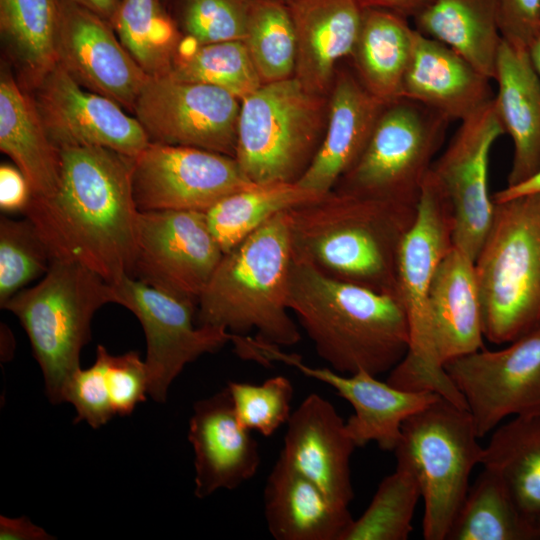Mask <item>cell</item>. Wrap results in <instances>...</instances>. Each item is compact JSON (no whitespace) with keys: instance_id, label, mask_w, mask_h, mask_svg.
<instances>
[{"instance_id":"obj_1","label":"cell","mask_w":540,"mask_h":540,"mask_svg":"<svg viewBox=\"0 0 540 540\" xmlns=\"http://www.w3.org/2000/svg\"><path fill=\"white\" fill-rule=\"evenodd\" d=\"M56 190L23 211L52 260L78 263L115 284L132 276L139 210L133 158L98 146H62Z\"/></svg>"},{"instance_id":"obj_2","label":"cell","mask_w":540,"mask_h":540,"mask_svg":"<svg viewBox=\"0 0 540 540\" xmlns=\"http://www.w3.org/2000/svg\"><path fill=\"white\" fill-rule=\"evenodd\" d=\"M288 307L336 372L378 376L409 351L408 320L396 296L333 279L293 256Z\"/></svg>"},{"instance_id":"obj_3","label":"cell","mask_w":540,"mask_h":540,"mask_svg":"<svg viewBox=\"0 0 540 540\" xmlns=\"http://www.w3.org/2000/svg\"><path fill=\"white\" fill-rule=\"evenodd\" d=\"M416 209L331 190L287 211L292 256L333 279L398 298L399 252Z\"/></svg>"},{"instance_id":"obj_4","label":"cell","mask_w":540,"mask_h":540,"mask_svg":"<svg viewBox=\"0 0 540 540\" xmlns=\"http://www.w3.org/2000/svg\"><path fill=\"white\" fill-rule=\"evenodd\" d=\"M287 211L223 254L198 299L199 326L232 335L255 330L257 339L280 348L299 342L288 307L292 246Z\"/></svg>"},{"instance_id":"obj_5","label":"cell","mask_w":540,"mask_h":540,"mask_svg":"<svg viewBox=\"0 0 540 540\" xmlns=\"http://www.w3.org/2000/svg\"><path fill=\"white\" fill-rule=\"evenodd\" d=\"M493 202L474 264L484 337L499 345L540 326V193Z\"/></svg>"},{"instance_id":"obj_6","label":"cell","mask_w":540,"mask_h":540,"mask_svg":"<svg viewBox=\"0 0 540 540\" xmlns=\"http://www.w3.org/2000/svg\"><path fill=\"white\" fill-rule=\"evenodd\" d=\"M453 213L443 188L429 171L419 197L415 220L398 257V298L405 310L409 351L387 378L406 391H430L459 407L466 401L439 362L428 313V293L437 267L453 246Z\"/></svg>"},{"instance_id":"obj_7","label":"cell","mask_w":540,"mask_h":540,"mask_svg":"<svg viewBox=\"0 0 540 540\" xmlns=\"http://www.w3.org/2000/svg\"><path fill=\"white\" fill-rule=\"evenodd\" d=\"M108 303H115L114 289L101 276L75 262L52 260L35 286L1 305L26 331L53 404L64 402L65 386L81 368L93 316Z\"/></svg>"},{"instance_id":"obj_8","label":"cell","mask_w":540,"mask_h":540,"mask_svg":"<svg viewBox=\"0 0 540 540\" xmlns=\"http://www.w3.org/2000/svg\"><path fill=\"white\" fill-rule=\"evenodd\" d=\"M478 438L468 409L442 396L403 422L394 450L396 467L419 482L424 539H447L469 490L471 471L481 463Z\"/></svg>"},{"instance_id":"obj_9","label":"cell","mask_w":540,"mask_h":540,"mask_svg":"<svg viewBox=\"0 0 540 540\" xmlns=\"http://www.w3.org/2000/svg\"><path fill=\"white\" fill-rule=\"evenodd\" d=\"M327 115L328 98L294 77L242 99L235 159L246 177L255 184L297 182L321 144Z\"/></svg>"},{"instance_id":"obj_10","label":"cell","mask_w":540,"mask_h":540,"mask_svg":"<svg viewBox=\"0 0 540 540\" xmlns=\"http://www.w3.org/2000/svg\"><path fill=\"white\" fill-rule=\"evenodd\" d=\"M449 122L406 97L386 103L361 156L332 190L416 208Z\"/></svg>"},{"instance_id":"obj_11","label":"cell","mask_w":540,"mask_h":540,"mask_svg":"<svg viewBox=\"0 0 540 540\" xmlns=\"http://www.w3.org/2000/svg\"><path fill=\"white\" fill-rule=\"evenodd\" d=\"M241 100L210 84L149 77L133 112L149 142L187 146L235 158Z\"/></svg>"},{"instance_id":"obj_12","label":"cell","mask_w":540,"mask_h":540,"mask_svg":"<svg viewBox=\"0 0 540 540\" xmlns=\"http://www.w3.org/2000/svg\"><path fill=\"white\" fill-rule=\"evenodd\" d=\"M112 286L115 303L130 310L144 330L148 394L156 402L166 401L170 385L188 363L232 339L222 328L195 327L197 305L189 300L132 276H124Z\"/></svg>"},{"instance_id":"obj_13","label":"cell","mask_w":540,"mask_h":540,"mask_svg":"<svg viewBox=\"0 0 540 540\" xmlns=\"http://www.w3.org/2000/svg\"><path fill=\"white\" fill-rule=\"evenodd\" d=\"M444 369L463 395L479 438L507 416L540 414V326L501 350L484 348Z\"/></svg>"},{"instance_id":"obj_14","label":"cell","mask_w":540,"mask_h":540,"mask_svg":"<svg viewBox=\"0 0 540 540\" xmlns=\"http://www.w3.org/2000/svg\"><path fill=\"white\" fill-rule=\"evenodd\" d=\"M254 185L234 157L204 149L149 142L133 158L132 191L139 211L206 212Z\"/></svg>"},{"instance_id":"obj_15","label":"cell","mask_w":540,"mask_h":540,"mask_svg":"<svg viewBox=\"0 0 540 540\" xmlns=\"http://www.w3.org/2000/svg\"><path fill=\"white\" fill-rule=\"evenodd\" d=\"M223 254L205 212L138 213L132 277L156 289L197 305Z\"/></svg>"},{"instance_id":"obj_16","label":"cell","mask_w":540,"mask_h":540,"mask_svg":"<svg viewBox=\"0 0 540 540\" xmlns=\"http://www.w3.org/2000/svg\"><path fill=\"white\" fill-rule=\"evenodd\" d=\"M505 134L494 99L461 121L431 172L446 193L453 213L452 244L474 261L490 227L494 202L488 168L492 146Z\"/></svg>"},{"instance_id":"obj_17","label":"cell","mask_w":540,"mask_h":540,"mask_svg":"<svg viewBox=\"0 0 540 540\" xmlns=\"http://www.w3.org/2000/svg\"><path fill=\"white\" fill-rule=\"evenodd\" d=\"M33 89L43 124L58 148L98 146L135 158L149 144L136 117L79 85L59 64Z\"/></svg>"},{"instance_id":"obj_18","label":"cell","mask_w":540,"mask_h":540,"mask_svg":"<svg viewBox=\"0 0 540 540\" xmlns=\"http://www.w3.org/2000/svg\"><path fill=\"white\" fill-rule=\"evenodd\" d=\"M255 355L264 366L274 361L293 366L306 376L328 384L347 400L354 414L345 426L357 447L376 442L381 450L394 451L403 422L441 396L430 391L402 390L366 371L343 375L333 369L311 367L299 356L284 353L280 347L262 341L256 343Z\"/></svg>"},{"instance_id":"obj_19","label":"cell","mask_w":540,"mask_h":540,"mask_svg":"<svg viewBox=\"0 0 540 540\" xmlns=\"http://www.w3.org/2000/svg\"><path fill=\"white\" fill-rule=\"evenodd\" d=\"M60 3L57 64L85 89L133 111L149 76L108 21L67 0Z\"/></svg>"},{"instance_id":"obj_20","label":"cell","mask_w":540,"mask_h":540,"mask_svg":"<svg viewBox=\"0 0 540 540\" xmlns=\"http://www.w3.org/2000/svg\"><path fill=\"white\" fill-rule=\"evenodd\" d=\"M250 432L239 423L227 387L195 402L188 440L194 450L197 498L235 489L257 473L261 456Z\"/></svg>"},{"instance_id":"obj_21","label":"cell","mask_w":540,"mask_h":540,"mask_svg":"<svg viewBox=\"0 0 540 540\" xmlns=\"http://www.w3.org/2000/svg\"><path fill=\"white\" fill-rule=\"evenodd\" d=\"M355 445L335 407L312 393L292 412L282 457L334 501L350 505V461Z\"/></svg>"},{"instance_id":"obj_22","label":"cell","mask_w":540,"mask_h":540,"mask_svg":"<svg viewBox=\"0 0 540 540\" xmlns=\"http://www.w3.org/2000/svg\"><path fill=\"white\" fill-rule=\"evenodd\" d=\"M384 106L356 75L337 72L323 139L297 183L318 194L331 191L361 156Z\"/></svg>"},{"instance_id":"obj_23","label":"cell","mask_w":540,"mask_h":540,"mask_svg":"<svg viewBox=\"0 0 540 540\" xmlns=\"http://www.w3.org/2000/svg\"><path fill=\"white\" fill-rule=\"evenodd\" d=\"M296 36L294 78L309 92L331 91L338 62L351 55L363 9L356 0H286Z\"/></svg>"},{"instance_id":"obj_24","label":"cell","mask_w":540,"mask_h":540,"mask_svg":"<svg viewBox=\"0 0 540 540\" xmlns=\"http://www.w3.org/2000/svg\"><path fill=\"white\" fill-rule=\"evenodd\" d=\"M490 81L453 49L416 30L402 97L461 122L493 101Z\"/></svg>"},{"instance_id":"obj_25","label":"cell","mask_w":540,"mask_h":540,"mask_svg":"<svg viewBox=\"0 0 540 540\" xmlns=\"http://www.w3.org/2000/svg\"><path fill=\"white\" fill-rule=\"evenodd\" d=\"M428 313L436 355L443 367L483 348V311L474 260L455 246L434 274Z\"/></svg>"},{"instance_id":"obj_26","label":"cell","mask_w":540,"mask_h":540,"mask_svg":"<svg viewBox=\"0 0 540 540\" xmlns=\"http://www.w3.org/2000/svg\"><path fill=\"white\" fill-rule=\"evenodd\" d=\"M264 515L276 540H341L353 520L348 506L330 498L281 455L264 488Z\"/></svg>"},{"instance_id":"obj_27","label":"cell","mask_w":540,"mask_h":540,"mask_svg":"<svg viewBox=\"0 0 540 540\" xmlns=\"http://www.w3.org/2000/svg\"><path fill=\"white\" fill-rule=\"evenodd\" d=\"M494 104L514 145L507 186L519 185L540 171V80L528 51L502 39L496 74Z\"/></svg>"},{"instance_id":"obj_28","label":"cell","mask_w":540,"mask_h":540,"mask_svg":"<svg viewBox=\"0 0 540 540\" xmlns=\"http://www.w3.org/2000/svg\"><path fill=\"white\" fill-rule=\"evenodd\" d=\"M0 149L23 173L32 197H46L56 190L59 148L48 135L33 97L4 69L0 76Z\"/></svg>"},{"instance_id":"obj_29","label":"cell","mask_w":540,"mask_h":540,"mask_svg":"<svg viewBox=\"0 0 540 540\" xmlns=\"http://www.w3.org/2000/svg\"><path fill=\"white\" fill-rule=\"evenodd\" d=\"M416 29L406 17L381 9H363L350 57L362 85L383 103L402 97Z\"/></svg>"},{"instance_id":"obj_30","label":"cell","mask_w":540,"mask_h":540,"mask_svg":"<svg viewBox=\"0 0 540 540\" xmlns=\"http://www.w3.org/2000/svg\"><path fill=\"white\" fill-rule=\"evenodd\" d=\"M413 19L418 32L450 47L494 80L502 42L496 0H431Z\"/></svg>"},{"instance_id":"obj_31","label":"cell","mask_w":540,"mask_h":540,"mask_svg":"<svg viewBox=\"0 0 540 540\" xmlns=\"http://www.w3.org/2000/svg\"><path fill=\"white\" fill-rule=\"evenodd\" d=\"M480 464L502 479L535 528L540 514V414L516 416L498 427L483 448Z\"/></svg>"},{"instance_id":"obj_32","label":"cell","mask_w":540,"mask_h":540,"mask_svg":"<svg viewBox=\"0 0 540 540\" xmlns=\"http://www.w3.org/2000/svg\"><path fill=\"white\" fill-rule=\"evenodd\" d=\"M60 19V0H0L1 37L32 88L57 65Z\"/></svg>"},{"instance_id":"obj_33","label":"cell","mask_w":540,"mask_h":540,"mask_svg":"<svg viewBox=\"0 0 540 540\" xmlns=\"http://www.w3.org/2000/svg\"><path fill=\"white\" fill-rule=\"evenodd\" d=\"M322 195L297 182L256 184L219 200L205 215L212 235L226 253L277 214Z\"/></svg>"},{"instance_id":"obj_34","label":"cell","mask_w":540,"mask_h":540,"mask_svg":"<svg viewBox=\"0 0 540 540\" xmlns=\"http://www.w3.org/2000/svg\"><path fill=\"white\" fill-rule=\"evenodd\" d=\"M537 540L502 479L484 468L467 492L446 540Z\"/></svg>"},{"instance_id":"obj_35","label":"cell","mask_w":540,"mask_h":540,"mask_svg":"<svg viewBox=\"0 0 540 540\" xmlns=\"http://www.w3.org/2000/svg\"><path fill=\"white\" fill-rule=\"evenodd\" d=\"M111 25L133 60L149 76L171 72L182 41L162 0H121Z\"/></svg>"},{"instance_id":"obj_36","label":"cell","mask_w":540,"mask_h":540,"mask_svg":"<svg viewBox=\"0 0 540 540\" xmlns=\"http://www.w3.org/2000/svg\"><path fill=\"white\" fill-rule=\"evenodd\" d=\"M243 42L262 85L294 76L296 36L286 0H252Z\"/></svg>"},{"instance_id":"obj_37","label":"cell","mask_w":540,"mask_h":540,"mask_svg":"<svg viewBox=\"0 0 540 540\" xmlns=\"http://www.w3.org/2000/svg\"><path fill=\"white\" fill-rule=\"evenodd\" d=\"M171 76L220 87L242 100L261 85L260 77L242 40L195 45L178 51Z\"/></svg>"},{"instance_id":"obj_38","label":"cell","mask_w":540,"mask_h":540,"mask_svg":"<svg viewBox=\"0 0 540 540\" xmlns=\"http://www.w3.org/2000/svg\"><path fill=\"white\" fill-rule=\"evenodd\" d=\"M422 497L416 477L396 467L379 484L369 506L352 520L341 540H406L412 531V519Z\"/></svg>"},{"instance_id":"obj_39","label":"cell","mask_w":540,"mask_h":540,"mask_svg":"<svg viewBox=\"0 0 540 540\" xmlns=\"http://www.w3.org/2000/svg\"><path fill=\"white\" fill-rule=\"evenodd\" d=\"M52 263L48 248L28 219L0 218V306L44 276Z\"/></svg>"},{"instance_id":"obj_40","label":"cell","mask_w":540,"mask_h":540,"mask_svg":"<svg viewBox=\"0 0 540 540\" xmlns=\"http://www.w3.org/2000/svg\"><path fill=\"white\" fill-rule=\"evenodd\" d=\"M252 0H171L175 20L196 45L242 40Z\"/></svg>"},{"instance_id":"obj_41","label":"cell","mask_w":540,"mask_h":540,"mask_svg":"<svg viewBox=\"0 0 540 540\" xmlns=\"http://www.w3.org/2000/svg\"><path fill=\"white\" fill-rule=\"evenodd\" d=\"M226 387L236 417L244 428L268 437L287 424L294 396L293 385L287 377L274 376L258 385L230 381Z\"/></svg>"},{"instance_id":"obj_42","label":"cell","mask_w":540,"mask_h":540,"mask_svg":"<svg viewBox=\"0 0 540 540\" xmlns=\"http://www.w3.org/2000/svg\"><path fill=\"white\" fill-rule=\"evenodd\" d=\"M96 354L104 364L105 377L115 415H130L136 405L146 400L148 374L145 361L136 351L111 355L98 345Z\"/></svg>"},{"instance_id":"obj_43","label":"cell","mask_w":540,"mask_h":540,"mask_svg":"<svg viewBox=\"0 0 540 540\" xmlns=\"http://www.w3.org/2000/svg\"><path fill=\"white\" fill-rule=\"evenodd\" d=\"M63 399L76 410L74 423L85 421L92 428H99L112 419L115 412L100 356L96 354V360L89 368L75 372L65 386Z\"/></svg>"},{"instance_id":"obj_44","label":"cell","mask_w":540,"mask_h":540,"mask_svg":"<svg viewBox=\"0 0 540 540\" xmlns=\"http://www.w3.org/2000/svg\"><path fill=\"white\" fill-rule=\"evenodd\" d=\"M496 6L502 39L528 50L540 31V0H496Z\"/></svg>"},{"instance_id":"obj_45","label":"cell","mask_w":540,"mask_h":540,"mask_svg":"<svg viewBox=\"0 0 540 540\" xmlns=\"http://www.w3.org/2000/svg\"><path fill=\"white\" fill-rule=\"evenodd\" d=\"M32 192L23 173L7 164L0 167V207L4 211H24Z\"/></svg>"},{"instance_id":"obj_46","label":"cell","mask_w":540,"mask_h":540,"mask_svg":"<svg viewBox=\"0 0 540 540\" xmlns=\"http://www.w3.org/2000/svg\"><path fill=\"white\" fill-rule=\"evenodd\" d=\"M1 540H51L54 537L26 517L0 516Z\"/></svg>"},{"instance_id":"obj_47","label":"cell","mask_w":540,"mask_h":540,"mask_svg":"<svg viewBox=\"0 0 540 540\" xmlns=\"http://www.w3.org/2000/svg\"><path fill=\"white\" fill-rule=\"evenodd\" d=\"M362 9L387 10L404 17H414L431 0H356Z\"/></svg>"},{"instance_id":"obj_48","label":"cell","mask_w":540,"mask_h":540,"mask_svg":"<svg viewBox=\"0 0 540 540\" xmlns=\"http://www.w3.org/2000/svg\"><path fill=\"white\" fill-rule=\"evenodd\" d=\"M77 6H80L110 24L120 6L121 0H67Z\"/></svg>"},{"instance_id":"obj_49","label":"cell","mask_w":540,"mask_h":540,"mask_svg":"<svg viewBox=\"0 0 540 540\" xmlns=\"http://www.w3.org/2000/svg\"><path fill=\"white\" fill-rule=\"evenodd\" d=\"M533 193H540V171L519 185L505 187L504 189L499 190L493 196V201H502L512 197Z\"/></svg>"},{"instance_id":"obj_50","label":"cell","mask_w":540,"mask_h":540,"mask_svg":"<svg viewBox=\"0 0 540 540\" xmlns=\"http://www.w3.org/2000/svg\"><path fill=\"white\" fill-rule=\"evenodd\" d=\"M527 51L533 69L540 80V31L531 42Z\"/></svg>"},{"instance_id":"obj_51","label":"cell","mask_w":540,"mask_h":540,"mask_svg":"<svg viewBox=\"0 0 540 540\" xmlns=\"http://www.w3.org/2000/svg\"><path fill=\"white\" fill-rule=\"evenodd\" d=\"M535 530H536L537 540H540V514L535 520Z\"/></svg>"}]
</instances>
